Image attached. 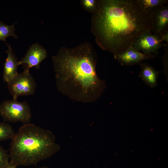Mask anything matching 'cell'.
Instances as JSON below:
<instances>
[{"label": "cell", "mask_w": 168, "mask_h": 168, "mask_svg": "<svg viewBox=\"0 0 168 168\" xmlns=\"http://www.w3.org/2000/svg\"><path fill=\"white\" fill-rule=\"evenodd\" d=\"M152 12L137 0H98L91 30L98 45L114 55L132 46L142 34L153 28Z\"/></svg>", "instance_id": "6da1fadb"}, {"label": "cell", "mask_w": 168, "mask_h": 168, "mask_svg": "<svg viewBox=\"0 0 168 168\" xmlns=\"http://www.w3.org/2000/svg\"><path fill=\"white\" fill-rule=\"evenodd\" d=\"M52 59L57 89L71 99L92 103L106 88L105 81L97 75V55L90 43L62 47Z\"/></svg>", "instance_id": "7a4b0ae2"}, {"label": "cell", "mask_w": 168, "mask_h": 168, "mask_svg": "<svg viewBox=\"0 0 168 168\" xmlns=\"http://www.w3.org/2000/svg\"><path fill=\"white\" fill-rule=\"evenodd\" d=\"M59 148L51 131L32 123L24 124L11 139L9 162L16 166L35 165Z\"/></svg>", "instance_id": "3957f363"}, {"label": "cell", "mask_w": 168, "mask_h": 168, "mask_svg": "<svg viewBox=\"0 0 168 168\" xmlns=\"http://www.w3.org/2000/svg\"><path fill=\"white\" fill-rule=\"evenodd\" d=\"M0 115L4 121L20 122L25 124L30 123L32 114L27 102H20L13 99L5 100L0 104Z\"/></svg>", "instance_id": "277c9868"}, {"label": "cell", "mask_w": 168, "mask_h": 168, "mask_svg": "<svg viewBox=\"0 0 168 168\" xmlns=\"http://www.w3.org/2000/svg\"><path fill=\"white\" fill-rule=\"evenodd\" d=\"M7 84L8 91L14 99H17L20 96L33 95L36 86L29 69L26 68L22 72L18 73Z\"/></svg>", "instance_id": "5b68a950"}, {"label": "cell", "mask_w": 168, "mask_h": 168, "mask_svg": "<svg viewBox=\"0 0 168 168\" xmlns=\"http://www.w3.org/2000/svg\"><path fill=\"white\" fill-rule=\"evenodd\" d=\"M164 45L160 38L154 34L151 31L146 32L141 35L133 43L132 46L136 50L142 51L145 54L157 56L159 49Z\"/></svg>", "instance_id": "8992f818"}, {"label": "cell", "mask_w": 168, "mask_h": 168, "mask_svg": "<svg viewBox=\"0 0 168 168\" xmlns=\"http://www.w3.org/2000/svg\"><path fill=\"white\" fill-rule=\"evenodd\" d=\"M46 49L38 43L33 44L30 46L24 57L18 61V65L25 66V68L29 69L34 67L40 68L41 62L47 57Z\"/></svg>", "instance_id": "52a82bcc"}, {"label": "cell", "mask_w": 168, "mask_h": 168, "mask_svg": "<svg viewBox=\"0 0 168 168\" xmlns=\"http://www.w3.org/2000/svg\"><path fill=\"white\" fill-rule=\"evenodd\" d=\"M114 58L123 66L140 64L144 60L153 58L157 56L146 54L135 49L133 46L125 51L114 55Z\"/></svg>", "instance_id": "ba28073f"}, {"label": "cell", "mask_w": 168, "mask_h": 168, "mask_svg": "<svg viewBox=\"0 0 168 168\" xmlns=\"http://www.w3.org/2000/svg\"><path fill=\"white\" fill-rule=\"evenodd\" d=\"M152 33L160 38L168 30V6H162L152 12Z\"/></svg>", "instance_id": "9c48e42d"}, {"label": "cell", "mask_w": 168, "mask_h": 168, "mask_svg": "<svg viewBox=\"0 0 168 168\" xmlns=\"http://www.w3.org/2000/svg\"><path fill=\"white\" fill-rule=\"evenodd\" d=\"M6 43L8 48L5 51L7 56L4 64L3 79V81L7 83L18 73L17 71L18 61L11 46L7 42Z\"/></svg>", "instance_id": "30bf717a"}, {"label": "cell", "mask_w": 168, "mask_h": 168, "mask_svg": "<svg viewBox=\"0 0 168 168\" xmlns=\"http://www.w3.org/2000/svg\"><path fill=\"white\" fill-rule=\"evenodd\" d=\"M139 77L147 85L151 88H155L157 85V78L160 72L147 63H141Z\"/></svg>", "instance_id": "8fae6325"}, {"label": "cell", "mask_w": 168, "mask_h": 168, "mask_svg": "<svg viewBox=\"0 0 168 168\" xmlns=\"http://www.w3.org/2000/svg\"><path fill=\"white\" fill-rule=\"evenodd\" d=\"M137 1L142 9L150 12L168 2L167 0H137Z\"/></svg>", "instance_id": "7c38bea8"}, {"label": "cell", "mask_w": 168, "mask_h": 168, "mask_svg": "<svg viewBox=\"0 0 168 168\" xmlns=\"http://www.w3.org/2000/svg\"><path fill=\"white\" fill-rule=\"evenodd\" d=\"M16 23L11 25H7L0 21V41H3L6 43V39L10 36L18 39L17 35L15 33V26Z\"/></svg>", "instance_id": "4fadbf2b"}, {"label": "cell", "mask_w": 168, "mask_h": 168, "mask_svg": "<svg viewBox=\"0 0 168 168\" xmlns=\"http://www.w3.org/2000/svg\"><path fill=\"white\" fill-rule=\"evenodd\" d=\"M15 134L10 124L5 122H0V141L11 140Z\"/></svg>", "instance_id": "5bb4252c"}, {"label": "cell", "mask_w": 168, "mask_h": 168, "mask_svg": "<svg viewBox=\"0 0 168 168\" xmlns=\"http://www.w3.org/2000/svg\"><path fill=\"white\" fill-rule=\"evenodd\" d=\"M81 4L84 9L93 14L96 9L97 0H82Z\"/></svg>", "instance_id": "9a60e30c"}, {"label": "cell", "mask_w": 168, "mask_h": 168, "mask_svg": "<svg viewBox=\"0 0 168 168\" xmlns=\"http://www.w3.org/2000/svg\"><path fill=\"white\" fill-rule=\"evenodd\" d=\"M9 156L7 152L0 146V168H3L9 162Z\"/></svg>", "instance_id": "2e32d148"}, {"label": "cell", "mask_w": 168, "mask_h": 168, "mask_svg": "<svg viewBox=\"0 0 168 168\" xmlns=\"http://www.w3.org/2000/svg\"><path fill=\"white\" fill-rule=\"evenodd\" d=\"M160 39L162 42L165 41L167 44L168 43V30L166 31L161 35Z\"/></svg>", "instance_id": "e0dca14e"}, {"label": "cell", "mask_w": 168, "mask_h": 168, "mask_svg": "<svg viewBox=\"0 0 168 168\" xmlns=\"http://www.w3.org/2000/svg\"><path fill=\"white\" fill-rule=\"evenodd\" d=\"M16 166L11 163L9 161V163L3 168H16Z\"/></svg>", "instance_id": "ac0fdd59"}, {"label": "cell", "mask_w": 168, "mask_h": 168, "mask_svg": "<svg viewBox=\"0 0 168 168\" xmlns=\"http://www.w3.org/2000/svg\"><path fill=\"white\" fill-rule=\"evenodd\" d=\"M39 168H49L47 166H42V167H41Z\"/></svg>", "instance_id": "d6986e66"}]
</instances>
